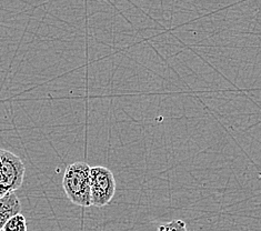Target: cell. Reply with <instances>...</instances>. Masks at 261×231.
I'll return each instance as SVG.
<instances>
[{
	"label": "cell",
	"mask_w": 261,
	"mask_h": 231,
	"mask_svg": "<svg viewBox=\"0 0 261 231\" xmlns=\"http://www.w3.org/2000/svg\"><path fill=\"white\" fill-rule=\"evenodd\" d=\"M90 170L91 167L84 161L73 162L65 170L63 188L68 199L80 207L91 206Z\"/></svg>",
	"instance_id": "obj_1"
},
{
	"label": "cell",
	"mask_w": 261,
	"mask_h": 231,
	"mask_svg": "<svg viewBox=\"0 0 261 231\" xmlns=\"http://www.w3.org/2000/svg\"><path fill=\"white\" fill-rule=\"evenodd\" d=\"M157 231H188L187 224L182 220H172L159 226Z\"/></svg>",
	"instance_id": "obj_6"
},
{
	"label": "cell",
	"mask_w": 261,
	"mask_h": 231,
	"mask_svg": "<svg viewBox=\"0 0 261 231\" xmlns=\"http://www.w3.org/2000/svg\"><path fill=\"white\" fill-rule=\"evenodd\" d=\"M116 178L113 171L103 166L91 167L90 193L91 206L101 208L107 206L115 196Z\"/></svg>",
	"instance_id": "obj_3"
},
{
	"label": "cell",
	"mask_w": 261,
	"mask_h": 231,
	"mask_svg": "<svg viewBox=\"0 0 261 231\" xmlns=\"http://www.w3.org/2000/svg\"><path fill=\"white\" fill-rule=\"evenodd\" d=\"M26 168L20 158L5 149H0V198L19 189Z\"/></svg>",
	"instance_id": "obj_2"
},
{
	"label": "cell",
	"mask_w": 261,
	"mask_h": 231,
	"mask_svg": "<svg viewBox=\"0 0 261 231\" xmlns=\"http://www.w3.org/2000/svg\"><path fill=\"white\" fill-rule=\"evenodd\" d=\"M3 231H28L27 220L21 214H18L6 222Z\"/></svg>",
	"instance_id": "obj_5"
},
{
	"label": "cell",
	"mask_w": 261,
	"mask_h": 231,
	"mask_svg": "<svg viewBox=\"0 0 261 231\" xmlns=\"http://www.w3.org/2000/svg\"><path fill=\"white\" fill-rule=\"evenodd\" d=\"M21 212V202L15 192L0 198V231L11 217Z\"/></svg>",
	"instance_id": "obj_4"
}]
</instances>
